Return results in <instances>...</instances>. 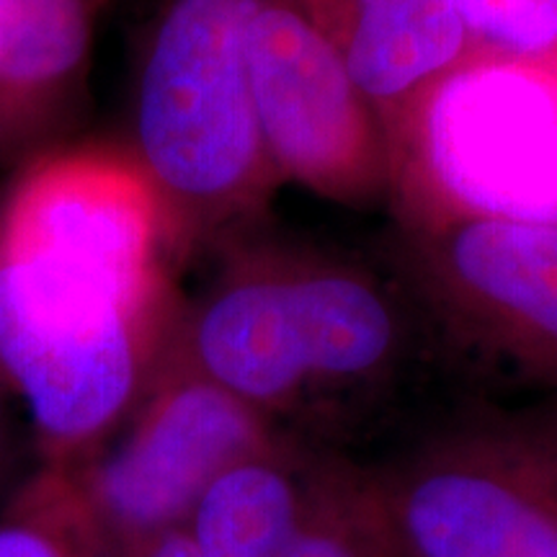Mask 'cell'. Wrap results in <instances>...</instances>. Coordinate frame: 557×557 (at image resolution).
<instances>
[{
  "mask_svg": "<svg viewBox=\"0 0 557 557\" xmlns=\"http://www.w3.org/2000/svg\"><path fill=\"white\" fill-rule=\"evenodd\" d=\"M278 436L246 403L163 357L120 431L60 470L96 524L132 547L184 529L222 472Z\"/></svg>",
  "mask_w": 557,
  "mask_h": 557,
  "instance_id": "52a82bcc",
  "label": "cell"
},
{
  "mask_svg": "<svg viewBox=\"0 0 557 557\" xmlns=\"http://www.w3.org/2000/svg\"><path fill=\"white\" fill-rule=\"evenodd\" d=\"M385 137L395 222L557 225V65L470 52Z\"/></svg>",
  "mask_w": 557,
  "mask_h": 557,
  "instance_id": "277c9868",
  "label": "cell"
},
{
  "mask_svg": "<svg viewBox=\"0 0 557 557\" xmlns=\"http://www.w3.org/2000/svg\"><path fill=\"white\" fill-rule=\"evenodd\" d=\"M54 472V498H58V517L65 532L70 557H135L132 547L114 540L109 532L96 524L94 517L81 504L75 491L70 487L65 472L52 468Z\"/></svg>",
  "mask_w": 557,
  "mask_h": 557,
  "instance_id": "9a60e30c",
  "label": "cell"
},
{
  "mask_svg": "<svg viewBox=\"0 0 557 557\" xmlns=\"http://www.w3.org/2000/svg\"><path fill=\"white\" fill-rule=\"evenodd\" d=\"M165 359L278 434L359 462L364 449H389L442 413L429 408L431 389L459 398L382 256L367 261L256 225L225 240L218 274L181 302Z\"/></svg>",
  "mask_w": 557,
  "mask_h": 557,
  "instance_id": "7a4b0ae2",
  "label": "cell"
},
{
  "mask_svg": "<svg viewBox=\"0 0 557 557\" xmlns=\"http://www.w3.org/2000/svg\"><path fill=\"white\" fill-rule=\"evenodd\" d=\"M470 50L557 65V0H447Z\"/></svg>",
  "mask_w": 557,
  "mask_h": 557,
  "instance_id": "4fadbf2b",
  "label": "cell"
},
{
  "mask_svg": "<svg viewBox=\"0 0 557 557\" xmlns=\"http://www.w3.org/2000/svg\"><path fill=\"white\" fill-rule=\"evenodd\" d=\"M278 557H400L367 462L338 459Z\"/></svg>",
  "mask_w": 557,
  "mask_h": 557,
  "instance_id": "7c38bea8",
  "label": "cell"
},
{
  "mask_svg": "<svg viewBox=\"0 0 557 557\" xmlns=\"http://www.w3.org/2000/svg\"><path fill=\"white\" fill-rule=\"evenodd\" d=\"M259 3L165 0L139 52L129 156L165 209L178 259L253 227L278 186L246 60Z\"/></svg>",
  "mask_w": 557,
  "mask_h": 557,
  "instance_id": "3957f363",
  "label": "cell"
},
{
  "mask_svg": "<svg viewBox=\"0 0 557 557\" xmlns=\"http://www.w3.org/2000/svg\"><path fill=\"white\" fill-rule=\"evenodd\" d=\"M250 94L278 184L336 205L389 199V152L377 111L331 41L289 0H261L246 34Z\"/></svg>",
  "mask_w": 557,
  "mask_h": 557,
  "instance_id": "ba28073f",
  "label": "cell"
},
{
  "mask_svg": "<svg viewBox=\"0 0 557 557\" xmlns=\"http://www.w3.org/2000/svg\"><path fill=\"white\" fill-rule=\"evenodd\" d=\"M341 457L282 434L235 462L207 487L186 524L199 555H282Z\"/></svg>",
  "mask_w": 557,
  "mask_h": 557,
  "instance_id": "8fae6325",
  "label": "cell"
},
{
  "mask_svg": "<svg viewBox=\"0 0 557 557\" xmlns=\"http://www.w3.org/2000/svg\"><path fill=\"white\" fill-rule=\"evenodd\" d=\"M3 389V385H0ZM9 472H11V434H9V418H5L3 400H0V511L9 504Z\"/></svg>",
  "mask_w": 557,
  "mask_h": 557,
  "instance_id": "e0dca14e",
  "label": "cell"
},
{
  "mask_svg": "<svg viewBox=\"0 0 557 557\" xmlns=\"http://www.w3.org/2000/svg\"><path fill=\"white\" fill-rule=\"evenodd\" d=\"M169 218L129 150L41 156L0 207V385L41 465L114 436L156 380L181 302Z\"/></svg>",
  "mask_w": 557,
  "mask_h": 557,
  "instance_id": "6da1fadb",
  "label": "cell"
},
{
  "mask_svg": "<svg viewBox=\"0 0 557 557\" xmlns=\"http://www.w3.org/2000/svg\"><path fill=\"white\" fill-rule=\"evenodd\" d=\"M380 256L459 398L485 400L498 387L557 398V225L393 220Z\"/></svg>",
  "mask_w": 557,
  "mask_h": 557,
  "instance_id": "5b68a950",
  "label": "cell"
},
{
  "mask_svg": "<svg viewBox=\"0 0 557 557\" xmlns=\"http://www.w3.org/2000/svg\"><path fill=\"white\" fill-rule=\"evenodd\" d=\"M135 557H201L194 545L189 529H171V532L158 534V537L132 545Z\"/></svg>",
  "mask_w": 557,
  "mask_h": 557,
  "instance_id": "2e32d148",
  "label": "cell"
},
{
  "mask_svg": "<svg viewBox=\"0 0 557 557\" xmlns=\"http://www.w3.org/2000/svg\"><path fill=\"white\" fill-rule=\"evenodd\" d=\"M90 0H0V163L60 135L81 107Z\"/></svg>",
  "mask_w": 557,
  "mask_h": 557,
  "instance_id": "30bf717a",
  "label": "cell"
},
{
  "mask_svg": "<svg viewBox=\"0 0 557 557\" xmlns=\"http://www.w3.org/2000/svg\"><path fill=\"white\" fill-rule=\"evenodd\" d=\"M0 557H70L58 517L54 472L41 465L0 511Z\"/></svg>",
  "mask_w": 557,
  "mask_h": 557,
  "instance_id": "5bb4252c",
  "label": "cell"
},
{
  "mask_svg": "<svg viewBox=\"0 0 557 557\" xmlns=\"http://www.w3.org/2000/svg\"><path fill=\"white\" fill-rule=\"evenodd\" d=\"M364 462L400 557H557V429L459 400Z\"/></svg>",
  "mask_w": 557,
  "mask_h": 557,
  "instance_id": "8992f818",
  "label": "cell"
},
{
  "mask_svg": "<svg viewBox=\"0 0 557 557\" xmlns=\"http://www.w3.org/2000/svg\"><path fill=\"white\" fill-rule=\"evenodd\" d=\"M331 41L382 127L470 50L447 0H289Z\"/></svg>",
  "mask_w": 557,
  "mask_h": 557,
  "instance_id": "9c48e42d",
  "label": "cell"
}]
</instances>
